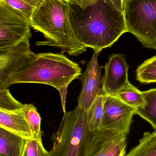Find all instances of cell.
Instances as JSON below:
<instances>
[{
    "label": "cell",
    "mask_w": 156,
    "mask_h": 156,
    "mask_svg": "<svg viewBox=\"0 0 156 156\" xmlns=\"http://www.w3.org/2000/svg\"><path fill=\"white\" fill-rule=\"evenodd\" d=\"M129 66L125 56L122 54L110 55L105 64V72L102 79L101 87L107 94L114 95L116 92L130 83Z\"/></svg>",
    "instance_id": "cell-10"
},
{
    "label": "cell",
    "mask_w": 156,
    "mask_h": 156,
    "mask_svg": "<svg viewBox=\"0 0 156 156\" xmlns=\"http://www.w3.org/2000/svg\"><path fill=\"white\" fill-rule=\"evenodd\" d=\"M24 105L13 98L8 89L0 90V111L11 112L21 110Z\"/></svg>",
    "instance_id": "cell-20"
},
{
    "label": "cell",
    "mask_w": 156,
    "mask_h": 156,
    "mask_svg": "<svg viewBox=\"0 0 156 156\" xmlns=\"http://www.w3.org/2000/svg\"><path fill=\"white\" fill-rule=\"evenodd\" d=\"M111 1L120 11L124 12L125 0H111Z\"/></svg>",
    "instance_id": "cell-23"
},
{
    "label": "cell",
    "mask_w": 156,
    "mask_h": 156,
    "mask_svg": "<svg viewBox=\"0 0 156 156\" xmlns=\"http://www.w3.org/2000/svg\"><path fill=\"white\" fill-rule=\"evenodd\" d=\"M147 136L152 139V140H156V129L152 133H150L149 132H146L144 133Z\"/></svg>",
    "instance_id": "cell-24"
},
{
    "label": "cell",
    "mask_w": 156,
    "mask_h": 156,
    "mask_svg": "<svg viewBox=\"0 0 156 156\" xmlns=\"http://www.w3.org/2000/svg\"><path fill=\"white\" fill-rule=\"evenodd\" d=\"M145 104L136 110V114L146 120L156 129V88L143 92Z\"/></svg>",
    "instance_id": "cell-14"
},
{
    "label": "cell",
    "mask_w": 156,
    "mask_h": 156,
    "mask_svg": "<svg viewBox=\"0 0 156 156\" xmlns=\"http://www.w3.org/2000/svg\"><path fill=\"white\" fill-rule=\"evenodd\" d=\"M69 18L79 41L100 52L128 32L124 12L111 0H98L84 9L69 3Z\"/></svg>",
    "instance_id": "cell-2"
},
{
    "label": "cell",
    "mask_w": 156,
    "mask_h": 156,
    "mask_svg": "<svg viewBox=\"0 0 156 156\" xmlns=\"http://www.w3.org/2000/svg\"><path fill=\"white\" fill-rule=\"evenodd\" d=\"M114 95L126 104L136 109L143 106L145 104L143 92L139 90L130 83L116 92Z\"/></svg>",
    "instance_id": "cell-15"
},
{
    "label": "cell",
    "mask_w": 156,
    "mask_h": 156,
    "mask_svg": "<svg viewBox=\"0 0 156 156\" xmlns=\"http://www.w3.org/2000/svg\"><path fill=\"white\" fill-rule=\"evenodd\" d=\"M30 19L0 0V52L14 47L31 37Z\"/></svg>",
    "instance_id": "cell-6"
},
{
    "label": "cell",
    "mask_w": 156,
    "mask_h": 156,
    "mask_svg": "<svg viewBox=\"0 0 156 156\" xmlns=\"http://www.w3.org/2000/svg\"><path fill=\"white\" fill-rule=\"evenodd\" d=\"M124 13L127 32L156 50V0H125Z\"/></svg>",
    "instance_id": "cell-5"
},
{
    "label": "cell",
    "mask_w": 156,
    "mask_h": 156,
    "mask_svg": "<svg viewBox=\"0 0 156 156\" xmlns=\"http://www.w3.org/2000/svg\"><path fill=\"white\" fill-rule=\"evenodd\" d=\"M27 141L0 127V156H24Z\"/></svg>",
    "instance_id": "cell-12"
},
{
    "label": "cell",
    "mask_w": 156,
    "mask_h": 156,
    "mask_svg": "<svg viewBox=\"0 0 156 156\" xmlns=\"http://www.w3.org/2000/svg\"><path fill=\"white\" fill-rule=\"evenodd\" d=\"M70 4L79 6L82 9H85L89 5L97 2L98 0H67Z\"/></svg>",
    "instance_id": "cell-22"
},
{
    "label": "cell",
    "mask_w": 156,
    "mask_h": 156,
    "mask_svg": "<svg viewBox=\"0 0 156 156\" xmlns=\"http://www.w3.org/2000/svg\"><path fill=\"white\" fill-rule=\"evenodd\" d=\"M14 9L30 19L37 7L43 0H3Z\"/></svg>",
    "instance_id": "cell-19"
},
{
    "label": "cell",
    "mask_w": 156,
    "mask_h": 156,
    "mask_svg": "<svg viewBox=\"0 0 156 156\" xmlns=\"http://www.w3.org/2000/svg\"><path fill=\"white\" fill-rule=\"evenodd\" d=\"M89 132L86 112L78 105L64 113L61 122L53 135V146L47 156H85Z\"/></svg>",
    "instance_id": "cell-4"
},
{
    "label": "cell",
    "mask_w": 156,
    "mask_h": 156,
    "mask_svg": "<svg viewBox=\"0 0 156 156\" xmlns=\"http://www.w3.org/2000/svg\"><path fill=\"white\" fill-rule=\"evenodd\" d=\"M107 94L101 88L100 93L90 108L86 112V125L88 132L94 133L101 131L103 106Z\"/></svg>",
    "instance_id": "cell-13"
},
{
    "label": "cell",
    "mask_w": 156,
    "mask_h": 156,
    "mask_svg": "<svg viewBox=\"0 0 156 156\" xmlns=\"http://www.w3.org/2000/svg\"><path fill=\"white\" fill-rule=\"evenodd\" d=\"M81 71L77 63L62 53L35 54L29 48L12 69L0 90L8 89L15 83H42L52 86L59 92L65 113L68 87L81 76Z\"/></svg>",
    "instance_id": "cell-1"
},
{
    "label": "cell",
    "mask_w": 156,
    "mask_h": 156,
    "mask_svg": "<svg viewBox=\"0 0 156 156\" xmlns=\"http://www.w3.org/2000/svg\"><path fill=\"white\" fill-rule=\"evenodd\" d=\"M43 143L35 138L28 140L24 156H47Z\"/></svg>",
    "instance_id": "cell-21"
},
{
    "label": "cell",
    "mask_w": 156,
    "mask_h": 156,
    "mask_svg": "<svg viewBox=\"0 0 156 156\" xmlns=\"http://www.w3.org/2000/svg\"><path fill=\"white\" fill-rule=\"evenodd\" d=\"M30 22L31 27L42 33L46 39L37 41V45L57 48L74 56L87 50L73 32L67 0H43L33 12Z\"/></svg>",
    "instance_id": "cell-3"
},
{
    "label": "cell",
    "mask_w": 156,
    "mask_h": 156,
    "mask_svg": "<svg viewBox=\"0 0 156 156\" xmlns=\"http://www.w3.org/2000/svg\"><path fill=\"white\" fill-rule=\"evenodd\" d=\"M136 79L143 84L156 83V56L147 59L137 67Z\"/></svg>",
    "instance_id": "cell-16"
},
{
    "label": "cell",
    "mask_w": 156,
    "mask_h": 156,
    "mask_svg": "<svg viewBox=\"0 0 156 156\" xmlns=\"http://www.w3.org/2000/svg\"><path fill=\"white\" fill-rule=\"evenodd\" d=\"M0 127L27 140L34 138L22 109L14 112L0 111Z\"/></svg>",
    "instance_id": "cell-11"
},
{
    "label": "cell",
    "mask_w": 156,
    "mask_h": 156,
    "mask_svg": "<svg viewBox=\"0 0 156 156\" xmlns=\"http://www.w3.org/2000/svg\"><path fill=\"white\" fill-rule=\"evenodd\" d=\"M136 110L115 95L107 94L103 106L102 128L128 135Z\"/></svg>",
    "instance_id": "cell-7"
},
{
    "label": "cell",
    "mask_w": 156,
    "mask_h": 156,
    "mask_svg": "<svg viewBox=\"0 0 156 156\" xmlns=\"http://www.w3.org/2000/svg\"><path fill=\"white\" fill-rule=\"evenodd\" d=\"M127 136L104 129L94 133L89 132L85 156H124Z\"/></svg>",
    "instance_id": "cell-8"
},
{
    "label": "cell",
    "mask_w": 156,
    "mask_h": 156,
    "mask_svg": "<svg viewBox=\"0 0 156 156\" xmlns=\"http://www.w3.org/2000/svg\"><path fill=\"white\" fill-rule=\"evenodd\" d=\"M100 51L94 50L86 70L81 75L82 90L78 98V105L85 112L90 108L101 88V68L98 57Z\"/></svg>",
    "instance_id": "cell-9"
},
{
    "label": "cell",
    "mask_w": 156,
    "mask_h": 156,
    "mask_svg": "<svg viewBox=\"0 0 156 156\" xmlns=\"http://www.w3.org/2000/svg\"><path fill=\"white\" fill-rule=\"evenodd\" d=\"M22 110L33 133L34 138L42 142L41 119L37 109L33 104H24Z\"/></svg>",
    "instance_id": "cell-17"
},
{
    "label": "cell",
    "mask_w": 156,
    "mask_h": 156,
    "mask_svg": "<svg viewBox=\"0 0 156 156\" xmlns=\"http://www.w3.org/2000/svg\"><path fill=\"white\" fill-rule=\"evenodd\" d=\"M124 156H156V140L144 134L138 144Z\"/></svg>",
    "instance_id": "cell-18"
}]
</instances>
